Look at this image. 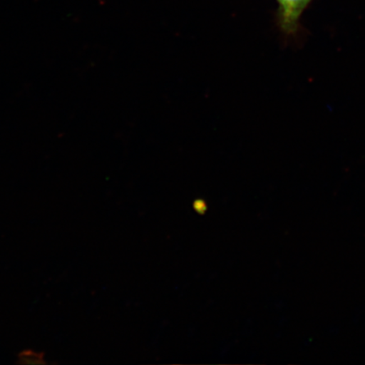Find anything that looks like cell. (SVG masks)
Returning <instances> with one entry per match:
<instances>
[{
	"instance_id": "obj_1",
	"label": "cell",
	"mask_w": 365,
	"mask_h": 365,
	"mask_svg": "<svg viewBox=\"0 0 365 365\" xmlns=\"http://www.w3.org/2000/svg\"><path fill=\"white\" fill-rule=\"evenodd\" d=\"M278 29L286 38H296L300 34V20L313 0H276Z\"/></svg>"
},
{
	"instance_id": "obj_2",
	"label": "cell",
	"mask_w": 365,
	"mask_h": 365,
	"mask_svg": "<svg viewBox=\"0 0 365 365\" xmlns=\"http://www.w3.org/2000/svg\"><path fill=\"white\" fill-rule=\"evenodd\" d=\"M18 364H45L43 353H36L33 350H24L18 354Z\"/></svg>"
}]
</instances>
